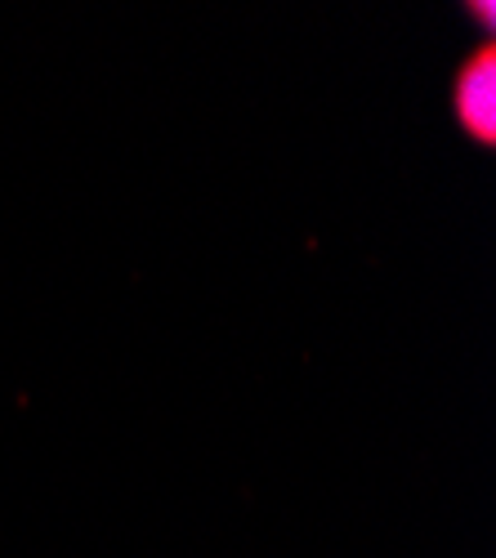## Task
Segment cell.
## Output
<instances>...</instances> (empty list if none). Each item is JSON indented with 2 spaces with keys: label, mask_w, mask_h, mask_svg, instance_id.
<instances>
[{
  "label": "cell",
  "mask_w": 496,
  "mask_h": 558,
  "mask_svg": "<svg viewBox=\"0 0 496 558\" xmlns=\"http://www.w3.org/2000/svg\"><path fill=\"white\" fill-rule=\"evenodd\" d=\"M457 117H461L465 134H474L479 144H492L496 138V54H492V45H483L457 76Z\"/></svg>",
  "instance_id": "1"
}]
</instances>
